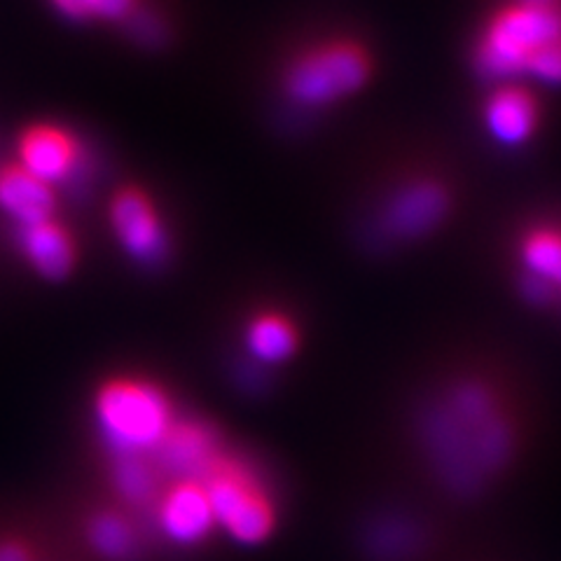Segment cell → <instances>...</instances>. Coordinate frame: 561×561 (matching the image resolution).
<instances>
[{
    "label": "cell",
    "instance_id": "cell-11",
    "mask_svg": "<svg viewBox=\"0 0 561 561\" xmlns=\"http://www.w3.org/2000/svg\"><path fill=\"white\" fill-rule=\"evenodd\" d=\"M214 524L202 482L173 484L157 505V526L175 546H195Z\"/></svg>",
    "mask_w": 561,
    "mask_h": 561
},
{
    "label": "cell",
    "instance_id": "cell-9",
    "mask_svg": "<svg viewBox=\"0 0 561 561\" xmlns=\"http://www.w3.org/2000/svg\"><path fill=\"white\" fill-rule=\"evenodd\" d=\"M218 433L197 421H183L171 426L162 445L148 459L157 476H167L175 484L204 482L214 472L218 461Z\"/></svg>",
    "mask_w": 561,
    "mask_h": 561
},
{
    "label": "cell",
    "instance_id": "cell-19",
    "mask_svg": "<svg viewBox=\"0 0 561 561\" xmlns=\"http://www.w3.org/2000/svg\"><path fill=\"white\" fill-rule=\"evenodd\" d=\"M127 28H129V33L134 35V41H138V43H144V45H148V47H154V45H160L164 38H167V26H164V22L160 20V16H154V14H150V12H134L131 10V14L127 16Z\"/></svg>",
    "mask_w": 561,
    "mask_h": 561
},
{
    "label": "cell",
    "instance_id": "cell-17",
    "mask_svg": "<svg viewBox=\"0 0 561 561\" xmlns=\"http://www.w3.org/2000/svg\"><path fill=\"white\" fill-rule=\"evenodd\" d=\"M157 472L146 456L113 459V484L117 494L131 505H148L157 491Z\"/></svg>",
    "mask_w": 561,
    "mask_h": 561
},
{
    "label": "cell",
    "instance_id": "cell-12",
    "mask_svg": "<svg viewBox=\"0 0 561 561\" xmlns=\"http://www.w3.org/2000/svg\"><path fill=\"white\" fill-rule=\"evenodd\" d=\"M22 169L47 185L76 175L80 167V150L76 140L61 129L38 127L22 138Z\"/></svg>",
    "mask_w": 561,
    "mask_h": 561
},
{
    "label": "cell",
    "instance_id": "cell-13",
    "mask_svg": "<svg viewBox=\"0 0 561 561\" xmlns=\"http://www.w3.org/2000/svg\"><path fill=\"white\" fill-rule=\"evenodd\" d=\"M0 206L20 222V227L38 225L51 220L55 192L26 169L12 167L0 173Z\"/></svg>",
    "mask_w": 561,
    "mask_h": 561
},
{
    "label": "cell",
    "instance_id": "cell-6",
    "mask_svg": "<svg viewBox=\"0 0 561 561\" xmlns=\"http://www.w3.org/2000/svg\"><path fill=\"white\" fill-rule=\"evenodd\" d=\"M373 76V57L363 45L340 41L297 57L284 78L286 94L307 108L356 94Z\"/></svg>",
    "mask_w": 561,
    "mask_h": 561
},
{
    "label": "cell",
    "instance_id": "cell-15",
    "mask_svg": "<svg viewBox=\"0 0 561 561\" xmlns=\"http://www.w3.org/2000/svg\"><path fill=\"white\" fill-rule=\"evenodd\" d=\"M363 542L377 561H405L421 546V529L405 515H381L367 524Z\"/></svg>",
    "mask_w": 561,
    "mask_h": 561
},
{
    "label": "cell",
    "instance_id": "cell-3",
    "mask_svg": "<svg viewBox=\"0 0 561 561\" xmlns=\"http://www.w3.org/2000/svg\"><path fill=\"white\" fill-rule=\"evenodd\" d=\"M463 183L447 162H431L398 179L381 197L370 234L377 245H408L431 239L456 218Z\"/></svg>",
    "mask_w": 561,
    "mask_h": 561
},
{
    "label": "cell",
    "instance_id": "cell-22",
    "mask_svg": "<svg viewBox=\"0 0 561 561\" xmlns=\"http://www.w3.org/2000/svg\"><path fill=\"white\" fill-rule=\"evenodd\" d=\"M0 561H31V557L16 542H0Z\"/></svg>",
    "mask_w": 561,
    "mask_h": 561
},
{
    "label": "cell",
    "instance_id": "cell-14",
    "mask_svg": "<svg viewBox=\"0 0 561 561\" xmlns=\"http://www.w3.org/2000/svg\"><path fill=\"white\" fill-rule=\"evenodd\" d=\"M20 241L33 267L49 278H61L73 267V241L57 222L45 220L38 225L20 227Z\"/></svg>",
    "mask_w": 561,
    "mask_h": 561
},
{
    "label": "cell",
    "instance_id": "cell-21",
    "mask_svg": "<svg viewBox=\"0 0 561 561\" xmlns=\"http://www.w3.org/2000/svg\"><path fill=\"white\" fill-rule=\"evenodd\" d=\"M57 8L73 16V20H84V16H92V10H90V0H55Z\"/></svg>",
    "mask_w": 561,
    "mask_h": 561
},
{
    "label": "cell",
    "instance_id": "cell-10",
    "mask_svg": "<svg viewBox=\"0 0 561 561\" xmlns=\"http://www.w3.org/2000/svg\"><path fill=\"white\" fill-rule=\"evenodd\" d=\"M113 227L125 249L146 265H157L167 257V234L157 220L152 204L138 190L119 192L113 202Z\"/></svg>",
    "mask_w": 561,
    "mask_h": 561
},
{
    "label": "cell",
    "instance_id": "cell-8",
    "mask_svg": "<svg viewBox=\"0 0 561 561\" xmlns=\"http://www.w3.org/2000/svg\"><path fill=\"white\" fill-rule=\"evenodd\" d=\"M202 484L216 524L225 526L234 540L260 542L270 536L274 526L272 507L243 472L218 466Z\"/></svg>",
    "mask_w": 561,
    "mask_h": 561
},
{
    "label": "cell",
    "instance_id": "cell-7",
    "mask_svg": "<svg viewBox=\"0 0 561 561\" xmlns=\"http://www.w3.org/2000/svg\"><path fill=\"white\" fill-rule=\"evenodd\" d=\"M478 122L491 146L524 150L546 129V90L529 80L480 84Z\"/></svg>",
    "mask_w": 561,
    "mask_h": 561
},
{
    "label": "cell",
    "instance_id": "cell-4",
    "mask_svg": "<svg viewBox=\"0 0 561 561\" xmlns=\"http://www.w3.org/2000/svg\"><path fill=\"white\" fill-rule=\"evenodd\" d=\"M173 424L169 398L152 383L117 379L101 389L96 398L99 437L113 459H148Z\"/></svg>",
    "mask_w": 561,
    "mask_h": 561
},
{
    "label": "cell",
    "instance_id": "cell-2",
    "mask_svg": "<svg viewBox=\"0 0 561 561\" xmlns=\"http://www.w3.org/2000/svg\"><path fill=\"white\" fill-rule=\"evenodd\" d=\"M468 66L480 84L561 87V8L496 0L470 28Z\"/></svg>",
    "mask_w": 561,
    "mask_h": 561
},
{
    "label": "cell",
    "instance_id": "cell-16",
    "mask_svg": "<svg viewBox=\"0 0 561 561\" xmlns=\"http://www.w3.org/2000/svg\"><path fill=\"white\" fill-rule=\"evenodd\" d=\"M249 351L262 363L286 360L295 351V330L284 316H260L249 328Z\"/></svg>",
    "mask_w": 561,
    "mask_h": 561
},
{
    "label": "cell",
    "instance_id": "cell-20",
    "mask_svg": "<svg viewBox=\"0 0 561 561\" xmlns=\"http://www.w3.org/2000/svg\"><path fill=\"white\" fill-rule=\"evenodd\" d=\"M134 0H90V10L105 20H127L131 14Z\"/></svg>",
    "mask_w": 561,
    "mask_h": 561
},
{
    "label": "cell",
    "instance_id": "cell-18",
    "mask_svg": "<svg viewBox=\"0 0 561 561\" xmlns=\"http://www.w3.org/2000/svg\"><path fill=\"white\" fill-rule=\"evenodd\" d=\"M92 548L108 561H125L136 550V538L127 519L119 515L103 513L96 515L90 524Z\"/></svg>",
    "mask_w": 561,
    "mask_h": 561
},
{
    "label": "cell",
    "instance_id": "cell-1",
    "mask_svg": "<svg viewBox=\"0 0 561 561\" xmlns=\"http://www.w3.org/2000/svg\"><path fill=\"white\" fill-rule=\"evenodd\" d=\"M416 428L437 478L463 496L501 470L515 447L505 396L482 370L445 381L421 408Z\"/></svg>",
    "mask_w": 561,
    "mask_h": 561
},
{
    "label": "cell",
    "instance_id": "cell-5",
    "mask_svg": "<svg viewBox=\"0 0 561 561\" xmlns=\"http://www.w3.org/2000/svg\"><path fill=\"white\" fill-rule=\"evenodd\" d=\"M505 257L522 300L561 313V208L522 216L507 232Z\"/></svg>",
    "mask_w": 561,
    "mask_h": 561
}]
</instances>
